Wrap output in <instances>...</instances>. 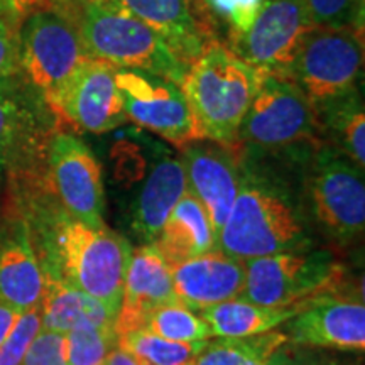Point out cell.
<instances>
[{"label":"cell","instance_id":"e0dca14e","mask_svg":"<svg viewBox=\"0 0 365 365\" xmlns=\"http://www.w3.org/2000/svg\"><path fill=\"white\" fill-rule=\"evenodd\" d=\"M49 113L51 108L19 73L0 80V176L34 148Z\"/></svg>","mask_w":365,"mask_h":365},{"label":"cell","instance_id":"cb8c5ba5","mask_svg":"<svg viewBox=\"0 0 365 365\" xmlns=\"http://www.w3.org/2000/svg\"><path fill=\"white\" fill-rule=\"evenodd\" d=\"M39 308L44 330L65 335L81 322L100 327L115 325V317L100 301L49 276H44V291Z\"/></svg>","mask_w":365,"mask_h":365},{"label":"cell","instance_id":"e575fe53","mask_svg":"<svg viewBox=\"0 0 365 365\" xmlns=\"http://www.w3.org/2000/svg\"><path fill=\"white\" fill-rule=\"evenodd\" d=\"M44 6H48L46 0H0V16L9 17L21 24L27 14Z\"/></svg>","mask_w":365,"mask_h":365},{"label":"cell","instance_id":"52a82bcc","mask_svg":"<svg viewBox=\"0 0 365 365\" xmlns=\"http://www.w3.org/2000/svg\"><path fill=\"white\" fill-rule=\"evenodd\" d=\"M88 58L71 16L44 6L19 24L17 73L48 107Z\"/></svg>","mask_w":365,"mask_h":365},{"label":"cell","instance_id":"ab89813d","mask_svg":"<svg viewBox=\"0 0 365 365\" xmlns=\"http://www.w3.org/2000/svg\"><path fill=\"white\" fill-rule=\"evenodd\" d=\"M188 2L191 4V6H193L196 16H198V6H196V0H188ZM198 19H200V16H198ZM200 22H202V21H200ZM203 27H205V26H203Z\"/></svg>","mask_w":365,"mask_h":365},{"label":"cell","instance_id":"603a6c76","mask_svg":"<svg viewBox=\"0 0 365 365\" xmlns=\"http://www.w3.org/2000/svg\"><path fill=\"white\" fill-rule=\"evenodd\" d=\"M303 307L272 308L230 299L196 309V314L210 327L213 336L218 339H247L274 330L299 313Z\"/></svg>","mask_w":365,"mask_h":365},{"label":"cell","instance_id":"277c9868","mask_svg":"<svg viewBox=\"0 0 365 365\" xmlns=\"http://www.w3.org/2000/svg\"><path fill=\"white\" fill-rule=\"evenodd\" d=\"M88 58L117 68L149 71L181 85L188 66L156 31L118 0H83L71 14Z\"/></svg>","mask_w":365,"mask_h":365},{"label":"cell","instance_id":"4dcf8cb0","mask_svg":"<svg viewBox=\"0 0 365 365\" xmlns=\"http://www.w3.org/2000/svg\"><path fill=\"white\" fill-rule=\"evenodd\" d=\"M317 27H354L364 31L365 0H304Z\"/></svg>","mask_w":365,"mask_h":365},{"label":"cell","instance_id":"5bb4252c","mask_svg":"<svg viewBox=\"0 0 365 365\" xmlns=\"http://www.w3.org/2000/svg\"><path fill=\"white\" fill-rule=\"evenodd\" d=\"M287 323V340L304 346L355 350L365 349V307L341 289L319 294L303 304Z\"/></svg>","mask_w":365,"mask_h":365},{"label":"cell","instance_id":"44dd1931","mask_svg":"<svg viewBox=\"0 0 365 365\" xmlns=\"http://www.w3.org/2000/svg\"><path fill=\"white\" fill-rule=\"evenodd\" d=\"M185 193L186 176L181 158L164 154L156 159L145 175L132 210V227L135 234L148 244H153Z\"/></svg>","mask_w":365,"mask_h":365},{"label":"cell","instance_id":"2e32d148","mask_svg":"<svg viewBox=\"0 0 365 365\" xmlns=\"http://www.w3.org/2000/svg\"><path fill=\"white\" fill-rule=\"evenodd\" d=\"M180 303L173 284L171 266L164 261L154 244L132 250L127 269L124 298L115 318V335L143 330L145 318L153 309L164 304Z\"/></svg>","mask_w":365,"mask_h":365},{"label":"cell","instance_id":"f1b7e54d","mask_svg":"<svg viewBox=\"0 0 365 365\" xmlns=\"http://www.w3.org/2000/svg\"><path fill=\"white\" fill-rule=\"evenodd\" d=\"M143 330H148L164 340L193 344V341H208L212 330L193 309L182 303H171L159 307L145 318Z\"/></svg>","mask_w":365,"mask_h":365},{"label":"cell","instance_id":"7402d4cb","mask_svg":"<svg viewBox=\"0 0 365 365\" xmlns=\"http://www.w3.org/2000/svg\"><path fill=\"white\" fill-rule=\"evenodd\" d=\"M153 244L164 261L173 267L217 250V235L207 210L186 191L166 218Z\"/></svg>","mask_w":365,"mask_h":365},{"label":"cell","instance_id":"ba28073f","mask_svg":"<svg viewBox=\"0 0 365 365\" xmlns=\"http://www.w3.org/2000/svg\"><path fill=\"white\" fill-rule=\"evenodd\" d=\"M245 284L237 299L261 307H303L341 289L344 269L325 250H294L244 261Z\"/></svg>","mask_w":365,"mask_h":365},{"label":"cell","instance_id":"8992f818","mask_svg":"<svg viewBox=\"0 0 365 365\" xmlns=\"http://www.w3.org/2000/svg\"><path fill=\"white\" fill-rule=\"evenodd\" d=\"M301 185L309 220L333 240L346 245L364 234V168L323 143L304 163Z\"/></svg>","mask_w":365,"mask_h":365},{"label":"cell","instance_id":"3957f363","mask_svg":"<svg viewBox=\"0 0 365 365\" xmlns=\"http://www.w3.org/2000/svg\"><path fill=\"white\" fill-rule=\"evenodd\" d=\"M261 80L262 73L222 41L207 43L181 81L200 139L237 149L240 125Z\"/></svg>","mask_w":365,"mask_h":365},{"label":"cell","instance_id":"6da1fadb","mask_svg":"<svg viewBox=\"0 0 365 365\" xmlns=\"http://www.w3.org/2000/svg\"><path fill=\"white\" fill-rule=\"evenodd\" d=\"M237 150L239 193L217 249L239 261L312 249V220L301 185L307 161Z\"/></svg>","mask_w":365,"mask_h":365},{"label":"cell","instance_id":"7c38bea8","mask_svg":"<svg viewBox=\"0 0 365 365\" xmlns=\"http://www.w3.org/2000/svg\"><path fill=\"white\" fill-rule=\"evenodd\" d=\"M127 120L176 148L200 140L181 85L149 71L113 66Z\"/></svg>","mask_w":365,"mask_h":365},{"label":"cell","instance_id":"83f0119b","mask_svg":"<svg viewBox=\"0 0 365 365\" xmlns=\"http://www.w3.org/2000/svg\"><path fill=\"white\" fill-rule=\"evenodd\" d=\"M198 16L213 39L223 36V44H232L252 24L262 0H196Z\"/></svg>","mask_w":365,"mask_h":365},{"label":"cell","instance_id":"7a4b0ae2","mask_svg":"<svg viewBox=\"0 0 365 365\" xmlns=\"http://www.w3.org/2000/svg\"><path fill=\"white\" fill-rule=\"evenodd\" d=\"M44 244V276L91 296L117 318L132 247L110 228H93L68 215L58 202L36 212Z\"/></svg>","mask_w":365,"mask_h":365},{"label":"cell","instance_id":"836d02e7","mask_svg":"<svg viewBox=\"0 0 365 365\" xmlns=\"http://www.w3.org/2000/svg\"><path fill=\"white\" fill-rule=\"evenodd\" d=\"M19 22L0 16V80L17 73Z\"/></svg>","mask_w":365,"mask_h":365},{"label":"cell","instance_id":"9c48e42d","mask_svg":"<svg viewBox=\"0 0 365 365\" xmlns=\"http://www.w3.org/2000/svg\"><path fill=\"white\" fill-rule=\"evenodd\" d=\"M287 78L307 95L313 108L362 88L364 31L314 27L296 54Z\"/></svg>","mask_w":365,"mask_h":365},{"label":"cell","instance_id":"8fae6325","mask_svg":"<svg viewBox=\"0 0 365 365\" xmlns=\"http://www.w3.org/2000/svg\"><path fill=\"white\" fill-rule=\"evenodd\" d=\"M48 185L68 215L93 228L105 227L102 168L80 137L56 130L46 144Z\"/></svg>","mask_w":365,"mask_h":365},{"label":"cell","instance_id":"d6a6232c","mask_svg":"<svg viewBox=\"0 0 365 365\" xmlns=\"http://www.w3.org/2000/svg\"><path fill=\"white\" fill-rule=\"evenodd\" d=\"M21 365H68L66 364V335L41 328Z\"/></svg>","mask_w":365,"mask_h":365},{"label":"cell","instance_id":"484cf974","mask_svg":"<svg viewBox=\"0 0 365 365\" xmlns=\"http://www.w3.org/2000/svg\"><path fill=\"white\" fill-rule=\"evenodd\" d=\"M286 341V333L276 331L208 341L191 365H271Z\"/></svg>","mask_w":365,"mask_h":365},{"label":"cell","instance_id":"5b68a950","mask_svg":"<svg viewBox=\"0 0 365 365\" xmlns=\"http://www.w3.org/2000/svg\"><path fill=\"white\" fill-rule=\"evenodd\" d=\"M322 144L317 112L307 95L289 78L262 75L240 125L237 148L307 161Z\"/></svg>","mask_w":365,"mask_h":365},{"label":"cell","instance_id":"ac0fdd59","mask_svg":"<svg viewBox=\"0 0 365 365\" xmlns=\"http://www.w3.org/2000/svg\"><path fill=\"white\" fill-rule=\"evenodd\" d=\"M178 301L191 309L239 298L245 284L244 261L212 250L171 267Z\"/></svg>","mask_w":365,"mask_h":365},{"label":"cell","instance_id":"f35d334b","mask_svg":"<svg viewBox=\"0 0 365 365\" xmlns=\"http://www.w3.org/2000/svg\"><path fill=\"white\" fill-rule=\"evenodd\" d=\"M289 365H291V364H289ZM294 365H350V364L340 362V360L323 359V360H309V362H301V364H294Z\"/></svg>","mask_w":365,"mask_h":365},{"label":"cell","instance_id":"d590c367","mask_svg":"<svg viewBox=\"0 0 365 365\" xmlns=\"http://www.w3.org/2000/svg\"><path fill=\"white\" fill-rule=\"evenodd\" d=\"M21 314L22 313L14 309L12 307H9L7 303H4V301L0 299V345L6 341L9 335H11V331L14 330V327H16Z\"/></svg>","mask_w":365,"mask_h":365},{"label":"cell","instance_id":"74e56055","mask_svg":"<svg viewBox=\"0 0 365 365\" xmlns=\"http://www.w3.org/2000/svg\"><path fill=\"white\" fill-rule=\"evenodd\" d=\"M81 2H83V0H46L48 6L61 9V11H65L66 14H71Z\"/></svg>","mask_w":365,"mask_h":365},{"label":"cell","instance_id":"ffe728a7","mask_svg":"<svg viewBox=\"0 0 365 365\" xmlns=\"http://www.w3.org/2000/svg\"><path fill=\"white\" fill-rule=\"evenodd\" d=\"M137 19L164 39L178 58L190 66L210 41L208 34L188 0H118Z\"/></svg>","mask_w":365,"mask_h":365},{"label":"cell","instance_id":"d6986e66","mask_svg":"<svg viewBox=\"0 0 365 365\" xmlns=\"http://www.w3.org/2000/svg\"><path fill=\"white\" fill-rule=\"evenodd\" d=\"M43 291L44 274L29 225L17 220L0 232V299L24 313L39 307Z\"/></svg>","mask_w":365,"mask_h":365},{"label":"cell","instance_id":"8d00e7d4","mask_svg":"<svg viewBox=\"0 0 365 365\" xmlns=\"http://www.w3.org/2000/svg\"><path fill=\"white\" fill-rule=\"evenodd\" d=\"M105 365H140L139 360H137L134 355L125 352L120 346H115L110 354H108L107 360H105Z\"/></svg>","mask_w":365,"mask_h":365},{"label":"cell","instance_id":"30bf717a","mask_svg":"<svg viewBox=\"0 0 365 365\" xmlns=\"http://www.w3.org/2000/svg\"><path fill=\"white\" fill-rule=\"evenodd\" d=\"M314 27L304 0H262L249 29L228 48L262 75L287 78Z\"/></svg>","mask_w":365,"mask_h":365},{"label":"cell","instance_id":"4fadbf2b","mask_svg":"<svg viewBox=\"0 0 365 365\" xmlns=\"http://www.w3.org/2000/svg\"><path fill=\"white\" fill-rule=\"evenodd\" d=\"M49 108L59 120L90 134H107L127 122L113 65L95 58L81 63Z\"/></svg>","mask_w":365,"mask_h":365},{"label":"cell","instance_id":"d4e9b609","mask_svg":"<svg viewBox=\"0 0 365 365\" xmlns=\"http://www.w3.org/2000/svg\"><path fill=\"white\" fill-rule=\"evenodd\" d=\"M323 143L357 166H365V108L362 88L317 108Z\"/></svg>","mask_w":365,"mask_h":365},{"label":"cell","instance_id":"1f68e13d","mask_svg":"<svg viewBox=\"0 0 365 365\" xmlns=\"http://www.w3.org/2000/svg\"><path fill=\"white\" fill-rule=\"evenodd\" d=\"M41 328H43V323H41L39 307L22 313L11 335L0 345V365H21L31 341L34 340Z\"/></svg>","mask_w":365,"mask_h":365},{"label":"cell","instance_id":"4316f807","mask_svg":"<svg viewBox=\"0 0 365 365\" xmlns=\"http://www.w3.org/2000/svg\"><path fill=\"white\" fill-rule=\"evenodd\" d=\"M207 344L208 341H170L148 330H135L117 336V345L134 355L140 365H191Z\"/></svg>","mask_w":365,"mask_h":365},{"label":"cell","instance_id":"f546056e","mask_svg":"<svg viewBox=\"0 0 365 365\" xmlns=\"http://www.w3.org/2000/svg\"><path fill=\"white\" fill-rule=\"evenodd\" d=\"M117 346L113 327L81 322L66 333L68 365H105L108 354Z\"/></svg>","mask_w":365,"mask_h":365},{"label":"cell","instance_id":"9a60e30c","mask_svg":"<svg viewBox=\"0 0 365 365\" xmlns=\"http://www.w3.org/2000/svg\"><path fill=\"white\" fill-rule=\"evenodd\" d=\"M181 163L186 191L207 210L218 244V235L239 193V150L200 139L182 148Z\"/></svg>","mask_w":365,"mask_h":365}]
</instances>
